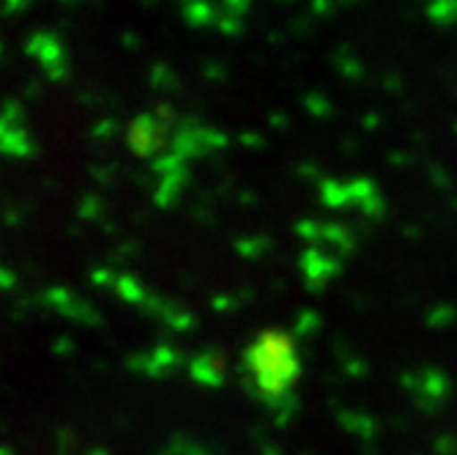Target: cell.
I'll return each instance as SVG.
<instances>
[{"mask_svg":"<svg viewBox=\"0 0 457 455\" xmlns=\"http://www.w3.org/2000/svg\"><path fill=\"white\" fill-rule=\"evenodd\" d=\"M246 367L263 395L282 398L299 379L296 346L282 333H263L246 351Z\"/></svg>","mask_w":457,"mask_h":455,"instance_id":"1","label":"cell"}]
</instances>
